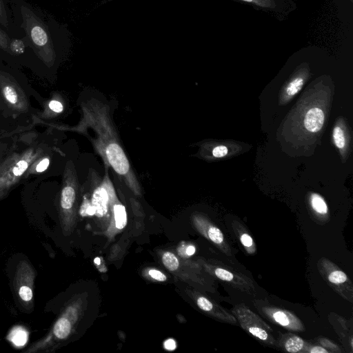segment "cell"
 Instances as JSON below:
<instances>
[{
	"instance_id": "obj_18",
	"label": "cell",
	"mask_w": 353,
	"mask_h": 353,
	"mask_svg": "<svg viewBox=\"0 0 353 353\" xmlns=\"http://www.w3.org/2000/svg\"><path fill=\"white\" fill-rule=\"evenodd\" d=\"M11 135H0V164L14 150V142L9 139Z\"/></svg>"
},
{
	"instance_id": "obj_28",
	"label": "cell",
	"mask_w": 353,
	"mask_h": 353,
	"mask_svg": "<svg viewBox=\"0 0 353 353\" xmlns=\"http://www.w3.org/2000/svg\"><path fill=\"white\" fill-rule=\"evenodd\" d=\"M228 150L225 145H218L212 150V155L216 158L223 157L227 155Z\"/></svg>"
},
{
	"instance_id": "obj_17",
	"label": "cell",
	"mask_w": 353,
	"mask_h": 353,
	"mask_svg": "<svg viewBox=\"0 0 353 353\" xmlns=\"http://www.w3.org/2000/svg\"><path fill=\"white\" fill-rule=\"evenodd\" d=\"M284 349L292 353L301 352L305 347V341L299 336L291 335L284 341Z\"/></svg>"
},
{
	"instance_id": "obj_5",
	"label": "cell",
	"mask_w": 353,
	"mask_h": 353,
	"mask_svg": "<svg viewBox=\"0 0 353 353\" xmlns=\"http://www.w3.org/2000/svg\"><path fill=\"white\" fill-rule=\"evenodd\" d=\"M233 313L243 330L268 344H274L275 340L270 334L271 327L249 308L238 305L233 310Z\"/></svg>"
},
{
	"instance_id": "obj_16",
	"label": "cell",
	"mask_w": 353,
	"mask_h": 353,
	"mask_svg": "<svg viewBox=\"0 0 353 353\" xmlns=\"http://www.w3.org/2000/svg\"><path fill=\"white\" fill-rule=\"evenodd\" d=\"M327 281L334 286L341 287L345 283H350L345 272L339 269L332 270L326 274Z\"/></svg>"
},
{
	"instance_id": "obj_6",
	"label": "cell",
	"mask_w": 353,
	"mask_h": 353,
	"mask_svg": "<svg viewBox=\"0 0 353 353\" xmlns=\"http://www.w3.org/2000/svg\"><path fill=\"white\" fill-rule=\"evenodd\" d=\"M34 278L32 266L26 260L20 261L14 278V287L20 302L26 308L32 306Z\"/></svg>"
},
{
	"instance_id": "obj_29",
	"label": "cell",
	"mask_w": 353,
	"mask_h": 353,
	"mask_svg": "<svg viewBox=\"0 0 353 353\" xmlns=\"http://www.w3.org/2000/svg\"><path fill=\"white\" fill-rule=\"evenodd\" d=\"M148 274L153 279L158 281H165L167 279L166 276L157 270H150Z\"/></svg>"
},
{
	"instance_id": "obj_4",
	"label": "cell",
	"mask_w": 353,
	"mask_h": 353,
	"mask_svg": "<svg viewBox=\"0 0 353 353\" xmlns=\"http://www.w3.org/2000/svg\"><path fill=\"white\" fill-rule=\"evenodd\" d=\"M78 190V180L72 161L65 167L60 194V214L63 228L68 230L72 223Z\"/></svg>"
},
{
	"instance_id": "obj_9",
	"label": "cell",
	"mask_w": 353,
	"mask_h": 353,
	"mask_svg": "<svg viewBox=\"0 0 353 353\" xmlns=\"http://www.w3.org/2000/svg\"><path fill=\"white\" fill-rule=\"evenodd\" d=\"M110 202V196L104 181L97 186L92 196L90 203L96 209V214L103 216L108 212V207Z\"/></svg>"
},
{
	"instance_id": "obj_30",
	"label": "cell",
	"mask_w": 353,
	"mask_h": 353,
	"mask_svg": "<svg viewBox=\"0 0 353 353\" xmlns=\"http://www.w3.org/2000/svg\"><path fill=\"white\" fill-rule=\"evenodd\" d=\"M310 353H328L329 351L321 346H313L307 350Z\"/></svg>"
},
{
	"instance_id": "obj_32",
	"label": "cell",
	"mask_w": 353,
	"mask_h": 353,
	"mask_svg": "<svg viewBox=\"0 0 353 353\" xmlns=\"http://www.w3.org/2000/svg\"><path fill=\"white\" fill-rule=\"evenodd\" d=\"M195 251H196L195 248L193 245H190L186 248L185 252H186L187 255L191 256L194 254Z\"/></svg>"
},
{
	"instance_id": "obj_25",
	"label": "cell",
	"mask_w": 353,
	"mask_h": 353,
	"mask_svg": "<svg viewBox=\"0 0 353 353\" xmlns=\"http://www.w3.org/2000/svg\"><path fill=\"white\" fill-rule=\"evenodd\" d=\"M63 110V104L59 101L52 99L48 101L44 115L48 117L52 114H59L62 112Z\"/></svg>"
},
{
	"instance_id": "obj_19",
	"label": "cell",
	"mask_w": 353,
	"mask_h": 353,
	"mask_svg": "<svg viewBox=\"0 0 353 353\" xmlns=\"http://www.w3.org/2000/svg\"><path fill=\"white\" fill-rule=\"evenodd\" d=\"M113 212L116 228L121 230L127 223V214L125 207L120 203H117L113 206Z\"/></svg>"
},
{
	"instance_id": "obj_3",
	"label": "cell",
	"mask_w": 353,
	"mask_h": 353,
	"mask_svg": "<svg viewBox=\"0 0 353 353\" xmlns=\"http://www.w3.org/2000/svg\"><path fill=\"white\" fill-rule=\"evenodd\" d=\"M44 148L31 146L21 152L13 151L8 157L6 169L0 175V198L16 185L31 165L44 155Z\"/></svg>"
},
{
	"instance_id": "obj_10",
	"label": "cell",
	"mask_w": 353,
	"mask_h": 353,
	"mask_svg": "<svg viewBox=\"0 0 353 353\" xmlns=\"http://www.w3.org/2000/svg\"><path fill=\"white\" fill-rule=\"evenodd\" d=\"M196 304L204 312L210 313L215 317L231 323H236V318L228 313L219 305L213 304L212 301L204 296H199L196 299Z\"/></svg>"
},
{
	"instance_id": "obj_31",
	"label": "cell",
	"mask_w": 353,
	"mask_h": 353,
	"mask_svg": "<svg viewBox=\"0 0 353 353\" xmlns=\"http://www.w3.org/2000/svg\"><path fill=\"white\" fill-rule=\"evenodd\" d=\"M164 347L168 350H174L176 348V343L172 339H168L165 341Z\"/></svg>"
},
{
	"instance_id": "obj_2",
	"label": "cell",
	"mask_w": 353,
	"mask_h": 353,
	"mask_svg": "<svg viewBox=\"0 0 353 353\" xmlns=\"http://www.w3.org/2000/svg\"><path fill=\"white\" fill-rule=\"evenodd\" d=\"M14 15L23 32L27 47L46 66L52 67L57 59V48L69 47V39L57 40L48 23L30 4L23 0H10Z\"/></svg>"
},
{
	"instance_id": "obj_14",
	"label": "cell",
	"mask_w": 353,
	"mask_h": 353,
	"mask_svg": "<svg viewBox=\"0 0 353 353\" xmlns=\"http://www.w3.org/2000/svg\"><path fill=\"white\" fill-rule=\"evenodd\" d=\"M214 275L219 279L232 283L239 287H249L248 283L245 282L242 277L235 275L232 272L222 268H216L213 270Z\"/></svg>"
},
{
	"instance_id": "obj_34",
	"label": "cell",
	"mask_w": 353,
	"mask_h": 353,
	"mask_svg": "<svg viewBox=\"0 0 353 353\" xmlns=\"http://www.w3.org/2000/svg\"><path fill=\"white\" fill-rule=\"evenodd\" d=\"M243 1H251L252 0H243Z\"/></svg>"
},
{
	"instance_id": "obj_7",
	"label": "cell",
	"mask_w": 353,
	"mask_h": 353,
	"mask_svg": "<svg viewBox=\"0 0 353 353\" xmlns=\"http://www.w3.org/2000/svg\"><path fill=\"white\" fill-rule=\"evenodd\" d=\"M0 88L6 103L17 111L27 109L26 98L17 83L8 74L0 72Z\"/></svg>"
},
{
	"instance_id": "obj_8",
	"label": "cell",
	"mask_w": 353,
	"mask_h": 353,
	"mask_svg": "<svg viewBox=\"0 0 353 353\" xmlns=\"http://www.w3.org/2000/svg\"><path fill=\"white\" fill-rule=\"evenodd\" d=\"M261 310L269 319L289 330L302 332L305 330L299 319L287 310L273 306H262Z\"/></svg>"
},
{
	"instance_id": "obj_33",
	"label": "cell",
	"mask_w": 353,
	"mask_h": 353,
	"mask_svg": "<svg viewBox=\"0 0 353 353\" xmlns=\"http://www.w3.org/2000/svg\"><path fill=\"white\" fill-rule=\"evenodd\" d=\"M8 164V159L7 158L0 164V175L3 172V170L6 169Z\"/></svg>"
},
{
	"instance_id": "obj_13",
	"label": "cell",
	"mask_w": 353,
	"mask_h": 353,
	"mask_svg": "<svg viewBox=\"0 0 353 353\" xmlns=\"http://www.w3.org/2000/svg\"><path fill=\"white\" fill-rule=\"evenodd\" d=\"M6 339L14 347L17 348L23 347L28 341V332L23 326H14L8 332Z\"/></svg>"
},
{
	"instance_id": "obj_22",
	"label": "cell",
	"mask_w": 353,
	"mask_h": 353,
	"mask_svg": "<svg viewBox=\"0 0 353 353\" xmlns=\"http://www.w3.org/2000/svg\"><path fill=\"white\" fill-rule=\"evenodd\" d=\"M162 261L165 267L170 271H176L179 267V261L172 252H166L162 256Z\"/></svg>"
},
{
	"instance_id": "obj_20",
	"label": "cell",
	"mask_w": 353,
	"mask_h": 353,
	"mask_svg": "<svg viewBox=\"0 0 353 353\" xmlns=\"http://www.w3.org/2000/svg\"><path fill=\"white\" fill-rule=\"evenodd\" d=\"M50 157L46 154L37 159L29 168L27 174H37L45 171L50 165Z\"/></svg>"
},
{
	"instance_id": "obj_26",
	"label": "cell",
	"mask_w": 353,
	"mask_h": 353,
	"mask_svg": "<svg viewBox=\"0 0 353 353\" xmlns=\"http://www.w3.org/2000/svg\"><path fill=\"white\" fill-rule=\"evenodd\" d=\"M239 239L248 253L254 254L255 252L254 242L249 234L245 232H241L239 234Z\"/></svg>"
},
{
	"instance_id": "obj_24",
	"label": "cell",
	"mask_w": 353,
	"mask_h": 353,
	"mask_svg": "<svg viewBox=\"0 0 353 353\" xmlns=\"http://www.w3.org/2000/svg\"><path fill=\"white\" fill-rule=\"evenodd\" d=\"M303 79L302 78H296L288 85L285 88V94L288 97H292L296 94L302 88L303 85Z\"/></svg>"
},
{
	"instance_id": "obj_11",
	"label": "cell",
	"mask_w": 353,
	"mask_h": 353,
	"mask_svg": "<svg viewBox=\"0 0 353 353\" xmlns=\"http://www.w3.org/2000/svg\"><path fill=\"white\" fill-rule=\"evenodd\" d=\"M325 121L323 111L319 108L310 109L304 119V126L310 132H316L321 130Z\"/></svg>"
},
{
	"instance_id": "obj_23",
	"label": "cell",
	"mask_w": 353,
	"mask_h": 353,
	"mask_svg": "<svg viewBox=\"0 0 353 353\" xmlns=\"http://www.w3.org/2000/svg\"><path fill=\"white\" fill-rule=\"evenodd\" d=\"M332 137L334 144L339 150H343L346 145V138L343 130L336 125L333 130Z\"/></svg>"
},
{
	"instance_id": "obj_27",
	"label": "cell",
	"mask_w": 353,
	"mask_h": 353,
	"mask_svg": "<svg viewBox=\"0 0 353 353\" xmlns=\"http://www.w3.org/2000/svg\"><path fill=\"white\" fill-rule=\"evenodd\" d=\"M80 213L82 216H93L96 214L95 208L87 200L81 205Z\"/></svg>"
},
{
	"instance_id": "obj_12",
	"label": "cell",
	"mask_w": 353,
	"mask_h": 353,
	"mask_svg": "<svg viewBox=\"0 0 353 353\" xmlns=\"http://www.w3.org/2000/svg\"><path fill=\"white\" fill-rule=\"evenodd\" d=\"M9 3L10 0H0V27L14 37V35L17 37L18 32L10 11Z\"/></svg>"
},
{
	"instance_id": "obj_1",
	"label": "cell",
	"mask_w": 353,
	"mask_h": 353,
	"mask_svg": "<svg viewBox=\"0 0 353 353\" xmlns=\"http://www.w3.org/2000/svg\"><path fill=\"white\" fill-rule=\"evenodd\" d=\"M83 110V123L91 127L96 133L94 145L97 150L114 170L124 178L132 190L135 192L139 191V185L128 158L119 143L103 108L96 102H90Z\"/></svg>"
},
{
	"instance_id": "obj_15",
	"label": "cell",
	"mask_w": 353,
	"mask_h": 353,
	"mask_svg": "<svg viewBox=\"0 0 353 353\" xmlns=\"http://www.w3.org/2000/svg\"><path fill=\"white\" fill-rule=\"evenodd\" d=\"M15 39L0 27V52L10 57H14L12 43Z\"/></svg>"
},
{
	"instance_id": "obj_21",
	"label": "cell",
	"mask_w": 353,
	"mask_h": 353,
	"mask_svg": "<svg viewBox=\"0 0 353 353\" xmlns=\"http://www.w3.org/2000/svg\"><path fill=\"white\" fill-rule=\"evenodd\" d=\"M312 209L319 214H326L328 211L327 205L323 198L318 194H312L310 198Z\"/></svg>"
}]
</instances>
